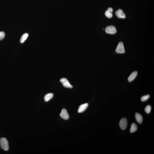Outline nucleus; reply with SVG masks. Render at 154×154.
<instances>
[{"label": "nucleus", "mask_w": 154, "mask_h": 154, "mask_svg": "<svg viewBox=\"0 0 154 154\" xmlns=\"http://www.w3.org/2000/svg\"><path fill=\"white\" fill-rule=\"evenodd\" d=\"M0 146L1 149L5 151H8L9 149L8 142L6 139L2 138L0 139Z\"/></svg>", "instance_id": "f257e3e1"}, {"label": "nucleus", "mask_w": 154, "mask_h": 154, "mask_svg": "<svg viewBox=\"0 0 154 154\" xmlns=\"http://www.w3.org/2000/svg\"><path fill=\"white\" fill-rule=\"evenodd\" d=\"M116 52L118 53H123L125 52L124 46L122 42H120L119 43L116 50Z\"/></svg>", "instance_id": "f03ea898"}, {"label": "nucleus", "mask_w": 154, "mask_h": 154, "mask_svg": "<svg viewBox=\"0 0 154 154\" xmlns=\"http://www.w3.org/2000/svg\"><path fill=\"white\" fill-rule=\"evenodd\" d=\"M105 31L106 33L114 34L117 32V30L115 26L111 25L106 27L105 29Z\"/></svg>", "instance_id": "7ed1b4c3"}, {"label": "nucleus", "mask_w": 154, "mask_h": 154, "mask_svg": "<svg viewBox=\"0 0 154 154\" xmlns=\"http://www.w3.org/2000/svg\"><path fill=\"white\" fill-rule=\"evenodd\" d=\"M60 82L63 86L65 87L71 88L73 87L72 85L65 78H62L60 79Z\"/></svg>", "instance_id": "20e7f679"}, {"label": "nucleus", "mask_w": 154, "mask_h": 154, "mask_svg": "<svg viewBox=\"0 0 154 154\" xmlns=\"http://www.w3.org/2000/svg\"><path fill=\"white\" fill-rule=\"evenodd\" d=\"M119 125L122 129L124 130L125 129L127 126V121L126 119L125 118L122 119L120 122Z\"/></svg>", "instance_id": "39448f33"}, {"label": "nucleus", "mask_w": 154, "mask_h": 154, "mask_svg": "<svg viewBox=\"0 0 154 154\" xmlns=\"http://www.w3.org/2000/svg\"><path fill=\"white\" fill-rule=\"evenodd\" d=\"M60 115L62 118L64 120H68L69 118V115H68L66 110L64 109L62 110Z\"/></svg>", "instance_id": "423d86ee"}, {"label": "nucleus", "mask_w": 154, "mask_h": 154, "mask_svg": "<svg viewBox=\"0 0 154 154\" xmlns=\"http://www.w3.org/2000/svg\"><path fill=\"white\" fill-rule=\"evenodd\" d=\"M116 15L119 18H126L125 15L123 13V11L121 9H119L116 12Z\"/></svg>", "instance_id": "0eeeda50"}, {"label": "nucleus", "mask_w": 154, "mask_h": 154, "mask_svg": "<svg viewBox=\"0 0 154 154\" xmlns=\"http://www.w3.org/2000/svg\"><path fill=\"white\" fill-rule=\"evenodd\" d=\"M88 104L86 103L81 105L79 107L78 110V112L79 113H81L85 111L88 106Z\"/></svg>", "instance_id": "6e6552de"}, {"label": "nucleus", "mask_w": 154, "mask_h": 154, "mask_svg": "<svg viewBox=\"0 0 154 154\" xmlns=\"http://www.w3.org/2000/svg\"><path fill=\"white\" fill-rule=\"evenodd\" d=\"M138 74V72L137 71H134L132 73L128 78V80L129 82H130L136 78Z\"/></svg>", "instance_id": "1a4fd4ad"}, {"label": "nucleus", "mask_w": 154, "mask_h": 154, "mask_svg": "<svg viewBox=\"0 0 154 154\" xmlns=\"http://www.w3.org/2000/svg\"><path fill=\"white\" fill-rule=\"evenodd\" d=\"M113 10L111 7H109L105 12V15L107 17L111 18L112 17L113 15L112 13Z\"/></svg>", "instance_id": "9d476101"}, {"label": "nucleus", "mask_w": 154, "mask_h": 154, "mask_svg": "<svg viewBox=\"0 0 154 154\" xmlns=\"http://www.w3.org/2000/svg\"><path fill=\"white\" fill-rule=\"evenodd\" d=\"M135 118L136 121L139 123H141L142 122L143 118L142 116L139 113H136Z\"/></svg>", "instance_id": "9b49d317"}, {"label": "nucleus", "mask_w": 154, "mask_h": 154, "mask_svg": "<svg viewBox=\"0 0 154 154\" xmlns=\"http://www.w3.org/2000/svg\"><path fill=\"white\" fill-rule=\"evenodd\" d=\"M53 94L52 93L47 94L44 97V100L45 102H48L53 98Z\"/></svg>", "instance_id": "f8f14e48"}, {"label": "nucleus", "mask_w": 154, "mask_h": 154, "mask_svg": "<svg viewBox=\"0 0 154 154\" xmlns=\"http://www.w3.org/2000/svg\"><path fill=\"white\" fill-rule=\"evenodd\" d=\"M137 129V126L136 124L135 123H132L131 125L130 131L131 133L136 131Z\"/></svg>", "instance_id": "ddd939ff"}, {"label": "nucleus", "mask_w": 154, "mask_h": 154, "mask_svg": "<svg viewBox=\"0 0 154 154\" xmlns=\"http://www.w3.org/2000/svg\"><path fill=\"white\" fill-rule=\"evenodd\" d=\"M28 34L27 33H24L23 35L21 37L20 39V42L21 43H23L26 40L27 38L28 37Z\"/></svg>", "instance_id": "4468645a"}, {"label": "nucleus", "mask_w": 154, "mask_h": 154, "mask_svg": "<svg viewBox=\"0 0 154 154\" xmlns=\"http://www.w3.org/2000/svg\"><path fill=\"white\" fill-rule=\"evenodd\" d=\"M150 97V95H147L143 96L141 97V100L142 101V102L146 101V100L148 99Z\"/></svg>", "instance_id": "2eb2a0df"}, {"label": "nucleus", "mask_w": 154, "mask_h": 154, "mask_svg": "<svg viewBox=\"0 0 154 154\" xmlns=\"http://www.w3.org/2000/svg\"><path fill=\"white\" fill-rule=\"evenodd\" d=\"M151 109V107L150 105H148L145 108V112L147 114L150 113Z\"/></svg>", "instance_id": "dca6fc26"}, {"label": "nucleus", "mask_w": 154, "mask_h": 154, "mask_svg": "<svg viewBox=\"0 0 154 154\" xmlns=\"http://www.w3.org/2000/svg\"><path fill=\"white\" fill-rule=\"evenodd\" d=\"M5 36V33L3 31H0V40H2L4 39Z\"/></svg>", "instance_id": "f3484780"}]
</instances>
